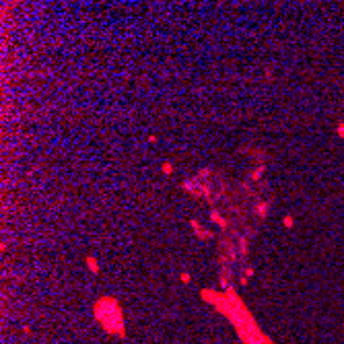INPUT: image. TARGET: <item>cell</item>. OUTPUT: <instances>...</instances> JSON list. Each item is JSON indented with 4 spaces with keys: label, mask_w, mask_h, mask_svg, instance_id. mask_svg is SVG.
<instances>
[{
    "label": "cell",
    "mask_w": 344,
    "mask_h": 344,
    "mask_svg": "<svg viewBox=\"0 0 344 344\" xmlns=\"http://www.w3.org/2000/svg\"><path fill=\"white\" fill-rule=\"evenodd\" d=\"M190 225H192V229L198 233V237H200L202 241H208L210 237H212V233H210V231H204V229H202V227H200V223H198L196 218H192V220H190Z\"/></svg>",
    "instance_id": "1"
},
{
    "label": "cell",
    "mask_w": 344,
    "mask_h": 344,
    "mask_svg": "<svg viewBox=\"0 0 344 344\" xmlns=\"http://www.w3.org/2000/svg\"><path fill=\"white\" fill-rule=\"evenodd\" d=\"M87 268H89V272H93V274H99V262H97V258L95 256H87Z\"/></svg>",
    "instance_id": "2"
},
{
    "label": "cell",
    "mask_w": 344,
    "mask_h": 344,
    "mask_svg": "<svg viewBox=\"0 0 344 344\" xmlns=\"http://www.w3.org/2000/svg\"><path fill=\"white\" fill-rule=\"evenodd\" d=\"M268 208H270V204H268V202L258 204V206H256V214H260V218H264L266 214H268Z\"/></svg>",
    "instance_id": "3"
},
{
    "label": "cell",
    "mask_w": 344,
    "mask_h": 344,
    "mask_svg": "<svg viewBox=\"0 0 344 344\" xmlns=\"http://www.w3.org/2000/svg\"><path fill=\"white\" fill-rule=\"evenodd\" d=\"M161 171L165 173V175H171L173 173V163L171 161H163V163H161Z\"/></svg>",
    "instance_id": "4"
},
{
    "label": "cell",
    "mask_w": 344,
    "mask_h": 344,
    "mask_svg": "<svg viewBox=\"0 0 344 344\" xmlns=\"http://www.w3.org/2000/svg\"><path fill=\"white\" fill-rule=\"evenodd\" d=\"M282 225H285L287 229H293V225H295V220H293V217H291V214H287V217L282 218Z\"/></svg>",
    "instance_id": "5"
},
{
    "label": "cell",
    "mask_w": 344,
    "mask_h": 344,
    "mask_svg": "<svg viewBox=\"0 0 344 344\" xmlns=\"http://www.w3.org/2000/svg\"><path fill=\"white\" fill-rule=\"evenodd\" d=\"M210 214H212V218H217V223H218V225H220V227H227V223H225V220H223V217H220V214H218L217 210H212V212H210Z\"/></svg>",
    "instance_id": "6"
},
{
    "label": "cell",
    "mask_w": 344,
    "mask_h": 344,
    "mask_svg": "<svg viewBox=\"0 0 344 344\" xmlns=\"http://www.w3.org/2000/svg\"><path fill=\"white\" fill-rule=\"evenodd\" d=\"M336 134L344 140V122H338V126H336Z\"/></svg>",
    "instance_id": "7"
},
{
    "label": "cell",
    "mask_w": 344,
    "mask_h": 344,
    "mask_svg": "<svg viewBox=\"0 0 344 344\" xmlns=\"http://www.w3.org/2000/svg\"><path fill=\"white\" fill-rule=\"evenodd\" d=\"M262 173H264V167H260V169H256V171L252 173V179H253V182H258V179L262 177Z\"/></svg>",
    "instance_id": "8"
},
{
    "label": "cell",
    "mask_w": 344,
    "mask_h": 344,
    "mask_svg": "<svg viewBox=\"0 0 344 344\" xmlns=\"http://www.w3.org/2000/svg\"><path fill=\"white\" fill-rule=\"evenodd\" d=\"M179 280H182V282H185V285H188V282H190V280H192V274H190V272H182V274H179Z\"/></svg>",
    "instance_id": "9"
},
{
    "label": "cell",
    "mask_w": 344,
    "mask_h": 344,
    "mask_svg": "<svg viewBox=\"0 0 344 344\" xmlns=\"http://www.w3.org/2000/svg\"><path fill=\"white\" fill-rule=\"evenodd\" d=\"M239 247H241V253H245V252H247V243H245V239H241Z\"/></svg>",
    "instance_id": "10"
},
{
    "label": "cell",
    "mask_w": 344,
    "mask_h": 344,
    "mask_svg": "<svg viewBox=\"0 0 344 344\" xmlns=\"http://www.w3.org/2000/svg\"><path fill=\"white\" fill-rule=\"evenodd\" d=\"M146 140H149V144H155V142H157V140H159V138L155 136V134H150V136L146 138Z\"/></svg>",
    "instance_id": "11"
}]
</instances>
